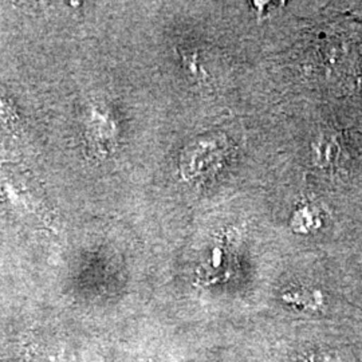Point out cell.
Instances as JSON below:
<instances>
[{"instance_id": "1", "label": "cell", "mask_w": 362, "mask_h": 362, "mask_svg": "<svg viewBox=\"0 0 362 362\" xmlns=\"http://www.w3.org/2000/svg\"><path fill=\"white\" fill-rule=\"evenodd\" d=\"M221 153L216 140H202L188 146L181 157V173L192 180L214 168Z\"/></svg>"}, {"instance_id": "2", "label": "cell", "mask_w": 362, "mask_h": 362, "mask_svg": "<svg viewBox=\"0 0 362 362\" xmlns=\"http://www.w3.org/2000/svg\"><path fill=\"white\" fill-rule=\"evenodd\" d=\"M90 133L95 143L101 144L100 149L107 152V146L116 137V125L115 121L107 115H100L95 112L91 118Z\"/></svg>"}, {"instance_id": "3", "label": "cell", "mask_w": 362, "mask_h": 362, "mask_svg": "<svg viewBox=\"0 0 362 362\" xmlns=\"http://www.w3.org/2000/svg\"><path fill=\"white\" fill-rule=\"evenodd\" d=\"M338 144L333 137H321L313 145V151L315 153V160L318 164L324 167H330L336 163L338 157Z\"/></svg>"}, {"instance_id": "4", "label": "cell", "mask_w": 362, "mask_h": 362, "mask_svg": "<svg viewBox=\"0 0 362 362\" xmlns=\"http://www.w3.org/2000/svg\"><path fill=\"white\" fill-rule=\"evenodd\" d=\"M318 224H320V219L314 208L305 207L303 209H299L294 215V227L302 228L303 233H306V230L315 228Z\"/></svg>"}, {"instance_id": "5", "label": "cell", "mask_w": 362, "mask_h": 362, "mask_svg": "<svg viewBox=\"0 0 362 362\" xmlns=\"http://www.w3.org/2000/svg\"><path fill=\"white\" fill-rule=\"evenodd\" d=\"M16 119V115L13 110V105L6 101L0 94V122L7 128H13V121Z\"/></svg>"}]
</instances>
